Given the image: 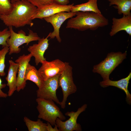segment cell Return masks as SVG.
Returning a JSON list of instances; mask_svg holds the SVG:
<instances>
[{
    "label": "cell",
    "instance_id": "22",
    "mask_svg": "<svg viewBox=\"0 0 131 131\" xmlns=\"http://www.w3.org/2000/svg\"><path fill=\"white\" fill-rule=\"evenodd\" d=\"M12 7L10 0H0V16L8 14Z\"/></svg>",
    "mask_w": 131,
    "mask_h": 131
},
{
    "label": "cell",
    "instance_id": "15",
    "mask_svg": "<svg viewBox=\"0 0 131 131\" xmlns=\"http://www.w3.org/2000/svg\"><path fill=\"white\" fill-rule=\"evenodd\" d=\"M131 78V73L130 72L125 78L116 81H112L109 79L103 80L100 82L99 84L101 86L104 88L110 86H113L123 90L126 95V101L130 105L131 104V95L128 90V87Z\"/></svg>",
    "mask_w": 131,
    "mask_h": 131
},
{
    "label": "cell",
    "instance_id": "9",
    "mask_svg": "<svg viewBox=\"0 0 131 131\" xmlns=\"http://www.w3.org/2000/svg\"><path fill=\"white\" fill-rule=\"evenodd\" d=\"M41 64L38 70L44 81L60 74L64 70L66 65L65 62L58 59L50 61L46 60Z\"/></svg>",
    "mask_w": 131,
    "mask_h": 131
},
{
    "label": "cell",
    "instance_id": "27",
    "mask_svg": "<svg viewBox=\"0 0 131 131\" xmlns=\"http://www.w3.org/2000/svg\"><path fill=\"white\" fill-rule=\"evenodd\" d=\"M69 2V0H54V2L62 5H68Z\"/></svg>",
    "mask_w": 131,
    "mask_h": 131
},
{
    "label": "cell",
    "instance_id": "6",
    "mask_svg": "<svg viewBox=\"0 0 131 131\" xmlns=\"http://www.w3.org/2000/svg\"><path fill=\"white\" fill-rule=\"evenodd\" d=\"M65 68L59 76L58 84L63 92V98L60 106L63 109L66 107V102L68 96L75 93L77 87L74 83L73 77L72 68L68 63L65 62Z\"/></svg>",
    "mask_w": 131,
    "mask_h": 131
},
{
    "label": "cell",
    "instance_id": "28",
    "mask_svg": "<svg viewBox=\"0 0 131 131\" xmlns=\"http://www.w3.org/2000/svg\"><path fill=\"white\" fill-rule=\"evenodd\" d=\"M10 0V1L11 3H13L15 2L18 1L20 0Z\"/></svg>",
    "mask_w": 131,
    "mask_h": 131
},
{
    "label": "cell",
    "instance_id": "3",
    "mask_svg": "<svg viewBox=\"0 0 131 131\" xmlns=\"http://www.w3.org/2000/svg\"><path fill=\"white\" fill-rule=\"evenodd\" d=\"M126 51L122 53L111 52L107 54L105 59L93 67V72L99 74L103 80L109 79L110 74L126 58Z\"/></svg>",
    "mask_w": 131,
    "mask_h": 131
},
{
    "label": "cell",
    "instance_id": "7",
    "mask_svg": "<svg viewBox=\"0 0 131 131\" xmlns=\"http://www.w3.org/2000/svg\"><path fill=\"white\" fill-rule=\"evenodd\" d=\"M60 74L44 81L42 87L36 91L37 97L53 101L60 105L56 95L57 90L59 87L58 80Z\"/></svg>",
    "mask_w": 131,
    "mask_h": 131
},
{
    "label": "cell",
    "instance_id": "19",
    "mask_svg": "<svg viewBox=\"0 0 131 131\" xmlns=\"http://www.w3.org/2000/svg\"><path fill=\"white\" fill-rule=\"evenodd\" d=\"M109 6L115 5L113 7L117 9L119 15H127L131 14V0H108Z\"/></svg>",
    "mask_w": 131,
    "mask_h": 131
},
{
    "label": "cell",
    "instance_id": "11",
    "mask_svg": "<svg viewBox=\"0 0 131 131\" xmlns=\"http://www.w3.org/2000/svg\"><path fill=\"white\" fill-rule=\"evenodd\" d=\"M74 3L62 5L55 3L41 8H37L36 13L32 18L42 19L61 12H70Z\"/></svg>",
    "mask_w": 131,
    "mask_h": 131
},
{
    "label": "cell",
    "instance_id": "8",
    "mask_svg": "<svg viewBox=\"0 0 131 131\" xmlns=\"http://www.w3.org/2000/svg\"><path fill=\"white\" fill-rule=\"evenodd\" d=\"M87 105L84 104L79 108L76 112H67L65 115L70 118L65 121L63 122L58 118L56 120V124L59 131H82L81 125L77 123V120L80 114L85 111Z\"/></svg>",
    "mask_w": 131,
    "mask_h": 131
},
{
    "label": "cell",
    "instance_id": "17",
    "mask_svg": "<svg viewBox=\"0 0 131 131\" xmlns=\"http://www.w3.org/2000/svg\"><path fill=\"white\" fill-rule=\"evenodd\" d=\"M25 79L26 81H30L34 83L40 88L42 86L44 81L42 78L39 71L35 66L29 63L28 64L25 74Z\"/></svg>",
    "mask_w": 131,
    "mask_h": 131
},
{
    "label": "cell",
    "instance_id": "25",
    "mask_svg": "<svg viewBox=\"0 0 131 131\" xmlns=\"http://www.w3.org/2000/svg\"><path fill=\"white\" fill-rule=\"evenodd\" d=\"M6 84L2 83V81L0 77V98H6L8 96V94L3 92L2 89L6 86Z\"/></svg>",
    "mask_w": 131,
    "mask_h": 131
},
{
    "label": "cell",
    "instance_id": "21",
    "mask_svg": "<svg viewBox=\"0 0 131 131\" xmlns=\"http://www.w3.org/2000/svg\"><path fill=\"white\" fill-rule=\"evenodd\" d=\"M8 46L2 47L0 50V76H4L6 75L4 70L5 67V59L6 55L9 52Z\"/></svg>",
    "mask_w": 131,
    "mask_h": 131
},
{
    "label": "cell",
    "instance_id": "23",
    "mask_svg": "<svg viewBox=\"0 0 131 131\" xmlns=\"http://www.w3.org/2000/svg\"><path fill=\"white\" fill-rule=\"evenodd\" d=\"M10 35V32L8 28L0 31V45H2V47L8 46L6 41Z\"/></svg>",
    "mask_w": 131,
    "mask_h": 131
},
{
    "label": "cell",
    "instance_id": "24",
    "mask_svg": "<svg viewBox=\"0 0 131 131\" xmlns=\"http://www.w3.org/2000/svg\"><path fill=\"white\" fill-rule=\"evenodd\" d=\"M27 0L38 8H41L50 5L53 3L54 1V0Z\"/></svg>",
    "mask_w": 131,
    "mask_h": 131
},
{
    "label": "cell",
    "instance_id": "2",
    "mask_svg": "<svg viewBox=\"0 0 131 131\" xmlns=\"http://www.w3.org/2000/svg\"><path fill=\"white\" fill-rule=\"evenodd\" d=\"M76 16L71 18L66 28L83 31L90 29L94 31L99 27L108 25V20L102 14L93 12L78 11Z\"/></svg>",
    "mask_w": 131,
    "mask_h": 131
},
{
    "label": "cell",
    "instance_id": "26",
    "mask_svg": "<svg viewBox=\"0 0 131 131\" xmlns=\"http://www.w3.org/2000/svg\"><path fill=\"white\" fill-rule=\"evenodd\" d=\"M47 124L46 129L47 131H59L56 124L54 125V128L52 127L51 125L49 123L47 122Z\"/></svg>",
    "mask_w": 131,
    "mask_h": 131
},
{
    "label": "cell",
    "instance_id": "12",
    "mask_svg": "<svg viewBox=\"0 0 131 131\" xmlns=\"http://www.w3.org/2000/svg\"><path fill=\"white\" fill-rule=\"evenodd\" d=\"M32 57L30 53L27 55L23 54L15 61V62L18 63L19 65L16 89L18 92L24 89L26 86V82L25 79V73L27 66Z\"/></svg>",
    "mask_w": 131,
    "mask_h": 131
},
{
    "label": "cell",
    "instance_id": "10",
    "mask_svg": "<svg viewBox=\"0 0 131 131\" xmlns=\"http://www.w3.org/2000/svg\"><path fill=\"white\" fill-rule=\"evenodd\" d=\"M76 12H61L44 18L47 22L50 23L53 28V31L49 33V37L53 39L56 38L59 42L61 39L59 35L60 28L63 23L67 19L76 15Z\"/></svg>",
    "mask_w": 131,
    "mask_h": 131
},
{
    "label": "cell",
    "instance_id": "5",
    "mask_svg": "<svg viewBox=\"0 0 131 131\" xmlns=\"http://www.w3.org/2000/svg\"><path fill=\"white\" fill-rule=\"evenodd\" d=\"M10 32V35L7 40L6 42L9 48L8 54H18L21 51L19 47L26 43L28 45L31 42L38 41L41 38L37 34L31 30H29V33L26 35L25 32L21 30L18 33L15 32L12 27H8Z\"/></svg>",
    "mask_w": 131,
    "mask_h": 131
},
{
    "label": "cell",
    "instance_id": "20",
    "mask_svg": "<svg viewBox=\"0 0 131 131\" xmlns=\"http://www.w3.org/2000/svg\"><path fill=\"white\" fill-rule=\"evenodd\" d=\"M24 121L29 131H47V123H43L40 119L34 121L25 116Z\"/></svg>",
    "mask_w": 131,
    "mask_h": 131
},
{
    "label": "cell",
    "instance_id": "13",
    "mask_svg": "<svg viewBox=\"0 0 131 131\" xmlns=\"http://www.w3.org/2000/svg\"><path fill=\"white\" fill-rule=\"evenodd\" d=\"M49 34L47 37L40 38L38 41L37 43L34 44L30 46L27 49L28 51L35 58L36 65L37 66L39 63H42L46 60L44 57V53L48 49L49 46Z\"/></svg>",
    "mask_w": 131,
    "mask_h": 131
},
{
    "label": "cell",
    "instance_id": "1",
    "mask_svg": "<svg viewBox=\"0 0 131 131\" xmlns=\"http://www.w3.org/2000/svg\"><path fill=\"white\" fill-rule=\"evenodd\" d=\"M12 7L8 14L0 16V19L8 27L18 28L33 24L32 18L37 8L28 0H20L12 3Z\"/></svg>",
    "mask_w": 131,
    "mask_h": 131
},
{
    "label": "cell",
    "instance_id": "16",
    "mask_svg": "<svg viewBox=\"0 0 131 131\" xmlns=\"http://www.w3.org/2000/svg\"><path fill=\"white\" fill-rule=\"evenodd\" d=\"M9 66L8 74L6 77L7 82V85L8 86L9 90L8 95L11 96L16 90L17 77L16 74L18 71V64L14 62L11 60H9Z\"/></svg>",
    "mask_w": 131,
    "mask_h": 131
},
{
    "label": "cell",
    "instance_id": "14",
    "mask_svg": "<svg viewBox=\"0 0 131 131\" xmlns=\"http://www.w3.org/2000/svg\"><path fill=\"white\" fill-rule=\"evenodd\" d=\"M122 31H125L130 36L131 35V14L123 15L120 18L114 17L112 19V25L109 33L111 36H114Z\"/></svg>",
    "mask_w": 131,
    "mask_h": 131
},
{
    "label": "cell",
    "instance_id": "18",
    "mask_svg": "<svg viewBox=\"0 0 131 131\" xmlns=\"http://www.w3.org/2000/svg\"><path fill=\"white\" fill-rule=\"evenodd\" d=\"M97 1L98 0H89L86 3L74 5L71 8L70 12H93L101 14V12L98 7Z\"/></svg>",
    "mask_w": 131,
    "mask_h": 131
},
{
    "label": "cell",
    "instance_id": "4",
    "mask_svg": "<svg viewBox=\"0 0 131 131\" xmlns=\"http://www.w3.org/2000/svg\"><path fill=\"white\" fill-rule=\"evenodd\" d=\"M36 100L37 103V108L39 112V118L47 121L53 126L56 124L57 118L62 121L66 119V117L53 101L38 98Z\"/></svg>",
    "mask_w": 131,
    "mask_h": 131
}]
</instances>
